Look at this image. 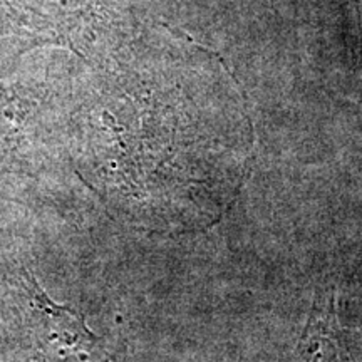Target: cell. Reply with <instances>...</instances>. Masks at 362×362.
I'll return each instance as SVG.
<instances>
[{
    "mask_svg": "<svg viewBox=\"0 0 362 362\" xmlns=\"http://www.w3.org/2000/svg\"><path fill=\"white\" fill-rule=\"evenodd\" d=\"M293 362H342L334 288H320L315 293Z\"/></svg>",
    "mask_w": 362,
    "mask_h": 362,
    "instance_id": "7a4b0ae2",
    "label": "cell"
},
{
    "mask_svg": "<svg viewBox=\"0 0 362 362\" xmlns=\"http://www.w3.org/2000/svg\"><path fill=\"white\" fill-rule=\"evenodd\" d=\"M25 310L39 362H116L106 341L78 310L54 302L33 275H24Z\"/></svg>",
    "mask_w": 362,
    "mask_h": 362,
    "instance_id": "6da1fadb",
    "label": "cell"
}]
</instances>
